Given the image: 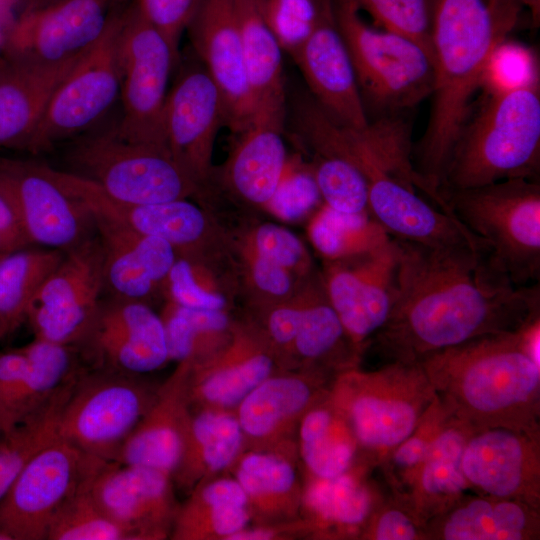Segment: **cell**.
I'll return each instance as SVG.
<instances>
[{
	"mask_svg": "<svg viewBox=\"0 0 540 540\" xmlns=\"http://www.w3.org/2000/svg\"><path fill=\"white\" fill-rule=\"evenodd\" d=\"M89 477L55 513L46 540H129L127 532L95 502Z\"/></svg>",
	"mask_w": 540,
	"mask_h": 540,
	"instance_id": "ee69618b",
	"label": "cell"
},
{
	"mask_svg": "<svg viewBox=\"0 0 540 540\" xmlns=\"http://www.w3.org/2000/svg\"><path fill=\"white\" fill-rule=\"evenodd\" d=\"M309 236L329 261L373 250L392 238L369 212L345 214L326 205L311 222Z\"/></svg>",
	"mask_w": 540,
	"mask_h": 540,
	"instance_id": "60d3db41",
	"label": "cell"
},
{
	"mask_svg": "<svg viewBox=\"0 0 540 540\" xmlns=\"http://www.w3.org/2000/svg\"><path fill=\"white\" fill-rule=\"evenodd\" d=\"M449 215L486 247L518 286L540 277V183L515 178L442 193Z\"/></svg>",
	"mask_w": 540,
	"mask_h": 540,
	"instance_id": "8992f818",
	"label": "cell"
},
{
	"mask_svg": "<svg viewBox=\"0 0 540 540\" xmlns=\"http://www.w3.org/2000/svg\"><path fill=\"white\" fill-rule=\"evenodd\" d=\"M65 252L17 250L0 259V340L10 337L25 321L29 306Z\"/></svg>",
	"mask_w": 540,
	"mask_h": 540,
	"instance_id": "74e56055",
	"label": "cell"
},
{
	"mask_svg": "<svg viewBox=\"0 0 540 540\" xmlns=\"http://www.w3.org/2000/svg\"><path fill=\"white\" fill-rule=\"evenodd\" d=\"M4 254H6V253H0V259L3 257Z\"/></svg>",
	"mask_w": 540,
	"mask_h": 540,
	"instance_id": "be15d7a7",
	"label": "cell"
},
{
	"mask_svg": "<svg viewBox=\"0 0 540 540\" xmlns=\"http://www.w3.org/2000/svg\"><path fill=\"white\" fill-rule=\"evenodd\" d=\"M311 528L302 517L295 520L249 524L230 537L229 540H293L311 539Z\"/></svg>",
	"mask_w": 540,
	"mask_h": 540,
	"instance_id": "9f6ffc18",
	"label": "cell"
},
{
	"mask_svg": "<svg viewBox=\"0 0 540 540\" xmlns=\"http://www.w3.org/2000/svg\"><path fill=\"white\" fill-rule=\"evenodd\" d=\"M361 540H425L424 523L401 499L389 495L369 518Z\"/></svg>",
	"mask_w": 540,
	"mask_h": 540,
	"instance_id": "f907efd6",
	"label": "cell"
},
{
	"mask_svg": "<svg viewBox=\"0 0 540 540\" xmlns=\"http://www.w3.org/2000/svg\"><path fill=\"white\" fill-rule=\"evenodd\" d=\"M375 24L387 31L404 35L431 55L430 12L428 0H353Z\"/></svg>",
	"mask_w": 540,
	"mask_h": 540,
	"instance_id": "c3c4849f",
	"label": "cell"
},
{
	"mask_svg": "<svg viewBox=\"0 0 540 540\" xmlns=\"http://www.w3.org/2000/svg\"><path fill=\"white\" fill-rule=\"evenodd\" d=\"M474 432L450 417L434 439L408 490L402 497H397L424 525L472 490L461 461L465 445Z\"/></svg>",
	"mask_w": 540,
	"mask_h": 540,
	"instance_id": "836d02e7",
	"label": "cell"
},
{
	"mask_svg": "<svg viewBox=\"0 0 540 540\" xmlns=\"http://www.w3.org/2000/svg\"><path fill=\"white\" fill-rule=\"evenodd\" d=\"M334 377L298 368L274 373L234 410L245 449H297L296 433L305 412L329 390Z\"/></svg>",
	"mask_w": 540,
	"mask_h": 540,
	"instance_id": "ffe728a7",
	"label": "cell"
},
{
	"mask_svg": "<svg viewBox=\"0 0 540 540\" xmlns=\"http://www.w3.org/2000/svg\"><path fill=\"white\" fill-rule=\"evenodd\" d=\"M292 59L312 99L331 121L355 130L368 125L350 56L334 18L332 0H322L313 31Z\"/></svg>",
	"mask_w": 540,
	"mask_h": 540,
	"instance_id": "603a6c76",
	"label": "cell"
},
{
	"mask_svg": "<svg viewBox=\"0 0 540 540\" xmlns=\"http://www.w3.org/2000/svg\"><path fill=\"white\" fill-rule=\"evenodd\" d=\"M397 240L395 302L371 342L389 362H420L477 337L517 331L540 317L539 283L514 284L486 249Z\"/></svg>",
	"mask_w": 540,
	"mask_h": 540,
	"instance_id": "6da1fadb",
	"label": "cell"
},
{
	"mask_svg": "<svg viewBox=\"0 0 540 540\" xmlns=\"http://www.w3.org/2000/svg\"><path fill=\"white\" fill-rule=\"evenodd\" d=\"M539 61L531 48L509 40L492 52L483 73L480 88L492 95L539 85Z\"/></svg>",
	"mask_w": 540,
	"mask_h": 540,
	"instance_id": "bcb514c9",
	"label": "cell"
},
{
	"mask_svg": "<svg viewBox=\"0 0 540 540\" xmlns=\"http://www.w3.org/2000/svg\"><path fill=\"white\" fill-rule=\"evenodd\" d=\"M228 473L246 495L250 524L301 518L303 474L296 449H245Z\"/></svg>",
	"mask_w": 540,
	"mask_h": 540,
	"instance_id": "83f0119b",
	"label": "cell"
},
{
	"mask_svg": "<svg viewBox=\"0 0 540 540\" xmlns=\"http://www.w3.org/2000/svg\"><path fill=\"white\" fill-rule=\"evenodd\" d=\"M302 306H281L269 314L267 338L274 348H281L290 353L298 331Z\"/></svg>",
	"mask_w": 540,
	"mask_h": 540,
	"instance_id": "6f0895ef",
	"label": "cell"
},
{
	"mask_svg": "<svg viewBox=\"0 0 540 540\" xmlns=\"http://www.w3.org/2000/svg\"><path fill=\"white\" fill-rule=\"evenodd\" d=\"M284 120L285 112L259 111L238 132L227 177L236 193L251 203L267 205L285 171Z\"/></svg>",
	"mask_w": 540,
	"mask_h": 540,
	"instance_id": "d6a6232c",
	"label": "cell"
},
{
	"mask_svg": "<svg viewBox=\"0 0 540 540\" xmlns=\"http://www.w3.org/2000/svg\"><path fill=\"white\" fill-rule=\"evenodd\" d=\"M0 540H12L10 536L0 530Z\"/></svg>",
	"mask_w": 540,
	"mask_h": 540,
	"instance_id": "94428289",
	"label": "cell"
},
{
	"mask_svg": "<svg viewBox=\"0 0 540 540\" xmlns=\"http://www.w3.org/2000/svg\"><path fill=\"white\" fill-rule=\"evenodd\" d=\"M244 448L234 411L191 407L180 460L172 475L175 488L189 494L199 483L228 473Z\"/></svg>",
	"mask_w": 540,
	"mask_h": 540,
	"instance_id": "1f68e13d",
	"label": "cell"
},
{
	"mask_svg": "<svg viewBox=\"0 0 540 540\" xmlns=\"http://www.w3.org/2000/svg\"><path fill=\"white\" fill-rule=\"evenodd\" d=\"M76 346L93 367L139 376L169 361L161 316L142 301L113 296L101 299Z\"/></svg>",
	"mask_w": 540,
	"mask_h": 540,
	"instance_id": "d6986e66",
	"label": "cell"
},
{
	"mask_svg": "<svg viewBox=\"0 0 540 540\" xmlns=\"http://www.w3.org/2000/svg\"><path fill=\"white\" fill-rule=\"evenodd\" d=\"M65 190L92 214L121 223L138 233L168 241L175 250L197 243L206 228L203 212L185 199L155 204H130L111 198L94 183L69 174Z\"/></svg>",
	"mask_w": 540,
	"mask_h": 540,
	"instance_id": "f1b7e54d",
	"label": "cell"
},
{
	"mask_svg": "<svg viewBox=\"0 0 540 540\" xmlns=\"http://www.w3.org/2000/svg\"><path fill=\"white\" fill-rule=\"evenodd\" d=\"M332 5L367 117L368 112L374 119L402 114L432 94L433 58L423 46L369 26L353 0H332Z\"/></svg>",
	"mask_w": 540,
	"mask_h": 540,
	"instance_id": "52a82bcc",
	"label": "cell"
},
{
	"mask_svg": "<svg viewBox=\"0 0 540 540\" xmlns=\"http://www.w3.org/2000/svg\"><path fill=\"white\" fill-rule=\"evenodd\" d=\"M257 255L288 269L301 263L305 250L299 238L288 229L267 223L255 234Z\"/></svg>",
	"mask_w": 540,
	"mask_h": 540,
	"instance_id": "11a10c76",
	"label": "cell"
},
{
	"mask_svg": "<svg viewBox=\"0 0 540 540\" xmlns=\"http://www.w3.org/2000/svg\"><path fill=\"white\" fill-rule=\"evenodd\" d=\"M461 466L473 491L540 510V436L507 428L476 431Z\"/></svg>",
	"mask_w": 540,
	"mask_h": 540,
	"instance_id": "7402d4cb",
	"label": "cell"
},
{
	"mask_svg": "<svg viewBox=\"0 0 540 540\" xmlns=\"http://www.w3.org/2000/svg\"><path fill=\"white\" fill-rule=\"evenodd\" d=\"M321 201L312 168L294 169L286 164L278 187L267 205L282 220L294 221L316 209Z\"/></svg>",
	"mask_w": 540,
	"mask_h": 540,
	"instance_id": "681fc988",
	"label": "cell"
},
{
	"mask_svg": "<svg viewBox=\"0 0 540 540\" xmlns=\"http://www.w3.org/2000/svg\"><path fill=\"white\" fill-rule=\"evenodd\" d=\"M103 462L57 439L27 464L0 501V530L12 540H46L60 506Z\"/></svg>",
	"mask_w": 540,
	"mask_h": 540,
	"instance_id": "4fadbf2b",
	"label": "cell"
},
{
	"mask_svg": "<svg viewBox=\"0 0 540 540\" xmlns=\"http://www.w3.org/2000/svg\"><path fill=\"white\" fill-rule=\"evenodd\" d=\"M128 0H26L3 36L4 57L39 64L80 59Z\"/></svg>",
	"mask_w": 540,
	"mask_h": 540,
	"instance_id": "7c38bea8",
	"label": "cell"
},
{
	"mask_svg": "<svg viewBox=\"0 0 540 540\" xmlns=\"http://www.w3.org/2000/svg\"><path fill=\"white\" fill-rule=\"evenodd\" d=\"M145 19L167 40L180 57L179 44L198 0H136Z\"/></svg>",
	"mask_w": 540,
	"mask_h": 540,
	"instance_id": "816d5d0a",
	"label": "cell"
},
{
	"mask_svg": "<svg viewBox=\"0 0 540 540\" xmlns=\"http://www.w3.org/2000/svg\"><path fill=\"white\" fill-rule=\"evenodd\" d=\"M157 388L139 375L78 368L60 414L59 438L90 456L115 461Z\"/></svg>",
	"mask_w": 540,
	"mask_h": 540,
	"instance_id": "9c48e42d",
	"label": "cell"
},
{
	"mask_svg": "<svg viewBox=\"0 0 540 540\" xmlns=\"http://www.w3.org/2000/svg\"><path fill=\"white\" fill-rule=\"evenodd\" d=\"M92 216L103 253L104 290L113 297L143 302L166 281L176 261L175 248L162 238L143 235L98 214Z\"/></svg>",
	"mask_w": 540,
	"mask_h": 540,
	"instance_id": "484cf974",
	"label": "cell"
},
{
	"mask_svg": "<svg viewBox=\"0 0 540 540\" xmlns=\"http://www.w3.org/2000/svg\"><path fill=\"white\" fill-rule=\"evenodd\" d=\"M27 368L22 347L0 351V435L17 425V402Z\"/></svg>",
	"mask_w": 540,
	"mask_h": 540,
	"instance_id": "db71d44e",
	"label": "cell"
},
{
	"mask_svg": "<svg viewBox=\"0 0 540 540\" xmlns=\"http://www.w3.org/2000/svg\"><path fill=\"white\" fill-rule=\"evenodd\" d=\"M312 171L326 206L345 214L370 213L366 181L350 161L317 152Z\"/></svg>",
	"mask_w": 540,
	"mask_h": 540,
	"instance_id": "f6af8a7d",
	"label": "cell"
},
{
	"mask_svg": "<svg viewBox=\"0 0 540 540\" xmlns=\"http://www.w3.org/2000/svg\"><path fill=\"white\" fill-rule=\"evenodd\" d=\"M0 437H1V435H0Z\"/></svg>",
	"mask_w": 540,
	"mask_h": 540,
	"instance_id": "e7e4bbea",
	"label": "cell"
},
{
	"mask_svg": "<svg viewBox=\"0 0 540 540\" xmlns=\"http://www.w3.org/2000/svg\"><path fill=\"white\" fill-rule=\"evenodd\" d=\"M192 50L216 83L226 125L238 133L255 114L248 84L235 0H198L188 23Z\"/></svg>",
	"mask_w": 540,
	"mask_h": 540,
	"instance_id": "44dd1931",
	"label": "cell"
},
{
	"mask_svg": "<svg viewBox=\"0 0 540 540\" xmlns=\"http://www.w3.org/2000/svg\"><path fill=\"white\" fill-rule=\"evenodd\" d=\"M539 172L540 84L485 95L460 131L440 192L515 178L539 181Z\"/></svg>",
	"mask_w": 540,
	"mask_h": 540,
	"instance_id": "277c9868",
	"label": "cell"
},
{
	"mask_svg": "<svg viewBox=\"0 0 540 540\" xmlns=\"http://www.w3.org/2000/svg\"><path fill=\"white\" fill-rule=\"evenodd\" d=\"M27 368L17 403V424L43 407L77 371L75 347L34 339L22 347Z\"/></svg>",
	"mask_w": 540,
	"mask_h": 540,
	"instance_id": "ab89813d",
	"label": "cell"
},
{
	"mask_svg": "<svg viewBox=\"0 0 540 540\" xmlns=\"http://www.w3.org/2000/svg\"><path fill=\"white\" fill-rule=\"evenodd\" d=\"M434 65L433 101L423 137L415 148V170L441 195L445 172L460 131L471 113L494 49L515 28L518 0H428Z\"/></svg>",
	"mask_w": 540,
	"mask_h": 540,
	"instance_id": "7a4b0ae2",
	"label": "cell"
},
{
	"mask_svg": "<svg viewBox=\"0 0 540 540\" xmlns=\"http://www.w3.org/2000/svg\"><path fill=\"white\" fill-rule=\"evenodd\" d=\"M523 7H527L531 13L534 25L538 26L540 21V0H518Z\"/></svg>",
	"mask_w": 540,
	"mask_h": 540,
	"instance_id": "91938a15",
	"label": "cell"
},
{
	"mask_svg": "<svg viewBox=\"0 0 540 540\" xmlns=\"http://www.w3.org/2000/svg\"><path fill=\"white\" fill-rule=\"evenodd\" d=\"M88 488L129 540L170 538L180 506L171 475L150 467L104 461L89 477Z\"/></svg>",
	"mask_w": 540,
	"mask_h": 540,
	"instance_id": "ac0fdd59",
	"label": "cell"
},
{
	"mask_svg": "<svg viewBox=\"0 0 540 540\" xmlns=\"http://www.w3.org/2000/svg\"><path fill=\"white\" fill-rule=\"evenodd\" d=\"M122 116L114 128L123 139L165 146L163 110L169 79L180 57L142 15L127 4L119 35Z\"/></svg>",
	"mask_w": 540,
	"mask_h": 540,
	"instance_id": "30bf717a",
	"label": "cell"
},
{
	"mask_svg": "<svg viewBox=\"0 0 540 540\" xmlns=\"http://www.w3.org/2000/svg\"><path fill=\"white\" fill-rule=\"evenodd\" d=\"M251 523L248 501L229 473L196 485L180 504L170 539L229 540Z\"/></svg>",
	"mask_w": 540,
	"mask_h": 540,
	"instance_id": "d590c367",
	"label": "cell"
},
{
	"mask_svg": "<svg viewBox=\"0 0 540 540\" xmlns=\"http://www.w3.org/2000/svg\"><path fill=\"white\" fill-rule=\"evenodd\" d=\"M374 469L361 462L332 478L303 477L301 517L310 525L311 539H360L386 497L370 478Z\"/></svg>",
	"mask_w": 540,
	"mask_h": 540,
	"instance_id": "d4e9b609",
	"label": "cell"
},
{
	"mask_svg": "<svg viewBox=\"0 0 540 540\" xmlns=\"http://www.w3.org/2000/svg\"><path fill=\"white\" fill-rule=\"evenodd\" d=\"M80 59L59 64L0 60V147L28 150L51 97Z\"/></svg>",
	"mask_w": 540,
	"mask_h": 540,
	"instance_id": "f546056e",
	"label": "cell"
},
{
	"mask_svg": "<svg viewBox=\"0 0 540 540\" xmlns=\"http://www.w3.org/2000/svg\"><path fill=\"white\" fill-rule=\"evenodd\" d=\"M166 283L171 302L186 308L223 310L225 299L205 289L198 281L195 269L186 258L176 259Z\"/></svg>",
	"mask_w": 540,
	"mask_h": 540,
	"instance_id": "f5cc1de1",
	"label": "cell"
},
{
	"mask_svg": "<svg viewBox=\"0 0 540 540\" xmlns=\"http://www.w3.org/2000/svg\"><path fill=\"white\" fill-rule=\"evenodd\" d=\"M129 1L118 8L101 38L58 86L27 152L49 151L86 133L120 98L119 35Z\"/></svg>",
	"mask_w": 540,
	"mask_h": 540,
	"instance_id": "8fae6325",
	"label": "cell"
},
{
	"mask_svg": "<svg viewBox=\"0 0 540 540\" xmlns=\"http://www.w3.org/2000/svg\"><path fill=\"white\" fill-rule=\"evenodd\" d=\"M182 58L165 100L164 144L196 182L209 167L212 147L219 128L226 124L221 93L195 55Z\"/></svg>",
	"mask_w": 540,
	"mask_h": 540,
	"instance_id": "e0dca14e",
	"label": "cell"
},
{
	"mask_svg": "<svg viewBox=\"0 0 540 540\" xmlns=\"http://www.w3.org/2000/svg\"><path fill=\"white\" fill-rule=\"evenodd\" d=\"M282 51L291 57L313 31L322 0H254Z\"/></svg>",
	"mask_w": 540,
	"mask_h": 540,
	"instance_id": "7dc6e473",
	"label": "cell"
},
{
	"mask_svg": "<svg viewBox=\"0 0 540 540\" xmlns=\"http://www.w3.org/2000/svg\"><path fill=\"white\" fill-rule=\"evenodd\" d=\"M166 336L169 360L191 365L214 355L212 342L229 328V318L223 310H201L175 303L161 317Z\"/></svg>",
	"mask_w": 540,
	"mask_h": 540,
	"instance_id": "b9f144b4",
	"label": "cell"
},
{
	"mask_svg": "<svg viewBox=\"0 0 540 540\" xmlns=\"http://www.w3.org/2000/svg\"><path fill=\"white\" fill-rule=\"evenodd\" d=\"M3 36L0 35V44L2 45Z\"/></svg>",
	"mask_w": 540,
	"mask_h": 540,
	"instance_id": "6125c7cd",
	"label": "cell"
},
{
	"mask_svg": "<svg viewBox=\"0 0 540 540\" xmlns=\"http://www.w3.org/2000/svg\"><path fill=\"white\" fill-rule=\"evenodd\" d=\"M425 540H539L540 510L521 501L464 495L424 525Z\"/></svg>",
	"mask_w": 540,
	"mask_h": 540,
	"instance_id": "4dcf8cb0",
	"label": "cell"
},
{
	"mask_svg": "<svg viewBox=\"0 0 540 540\" xmlns=\"http://www.w3.org/2000/svg\"><path fill=\"white\" fill-rule=\"evenodd\" d=\"M399 255L398 240L392 237L373 250L331 260L328 265L324 284L328 300L361 353L393 308Z\"/></svg>",
	"mask_w": 540,
	"mask_h": 540,
	"instance_id": "2e32d148",
	"label": "cell"
},
{
	"mask_svg": "<svg viewBox=\"0 0 540 540\" xmlns=\"http://www.w3.org/2000/svg\"><path fill=\"white\" fill-rule=\"evenodd\" d=\"M103 291V253L94 234L65 252L34 296L26 321L35 338L75 347L87 332Z\"/></svg>",
	"mask_w": 540,
	"mask_h": 540,
	"instance_id": "9a60e30c",
	"label": "cell"
},
{
	"mask_svg": "<svg viewBox=\"0 0 540 540\" xmlns=\"http://www.w3.org/2000/svg\"><path fill=\"white\" fill-rule=\"evenodd\" d=\"M540 317L423 358L447 414L473 431L507 428L540 436Z\"/></svg>",
	"mask_w": 540,
	"mask_h": 540,
	"instance_id": "3957f363",
	"label": "cell"
},
{
	"mask_svg": "<svg viewBox=\"0 0 540 540\" xmlns=\"http://www.w3.org/2000/svg\"><path fill=\"white\" fill-rule=\"evenodd\" d=\"M252 270L254 282L262 291L275 296L289 292L291 281L286 268L257 255Z\"/></svg>",
	"mask_w": 540,
	"mask_h": 540,
	"instance_id": "680465c9",
	"label": "cell"
},
{
	"mask_svg": "<svg viewBox=\"0 0 540 540\" xmlns=\"http://www.w3.org/2000/svg\"><path fill=\"white\" fill-rule=\"evenodd\" d=\"M0 194L29 244L66 252L94 235L90 211L51 177L44 163L0 157Z\"/></svg>",
	"mask_w": 540,
	"mask_h": 540,
	"instance_id": "5bb4252c",
	"label": "cell"
},
{
	"mask_svg": "<svg viewBox=\"0 0 540 540\" xmlns=\"http://www.w3.org/2000/svg\"><path fill=\"white\" fill-rule=\"evenodd\" d=\"M328 392L305 412L298 424L296 446L303 477L332 478L361 462L369 463Z\"/></svg>",
	"mask_w": 540,
	"mask_h": 540,
	"instance_id": "e575fe53",
	"label": "cell"
},
{
	"mask_svg": "<svg viewBox=\"0 0 540 540\" xmlns=\"http://www.w3.org/2000/svg\"><path fill=\"white\" fill-rule=\"evenodd\" d=\"M248 84L255 113L285 112L282 49L254 0H235Z\"/></svg>",
	"mask_w": 540,
	"mask_h": 540,
	"instance_id": "8d00e7d4",
	"label": "cell"
},
{
	"mask_svg": "<svg viewBox=\"0 0 540 540\" xmlns=\"http://www.w3.org/2000/svg\"><path fill=\"white\" fill-rule=\"evenodd\" d=\"M328 393L375 468L414 431L436 398L421 364L402 361L371 371L345 370L334 377Z\"/></svg>",
	"mask_w": 540,
	"mask_h": 540,
	"instance_id": "5b68a950",
	"label": "cell"
},
{
	"mask_svg": "<svg viewBox=\"0 0 540 540\" xmlns=\"http://www.w3.org/2000/svg\"><path fill=\"white\" fill-rule=\"evenodd\" d=\"M76 373L43 407L0 437V501L27 464L59 439L60 414Z\"/></svg>",
	"mask_w": 540,
	"mask_h": 540,
	"instance_id": "f35d334b",
	"label": "cell"
},
{
	"mask_svg": "<svg viewBox=\"0 0 540 540\" xmlns=\"http://www.w3.org/2000/svg\"><path fill=\"white\" fill-rule=\"evenodd\" d=\"M274 350L268 338L246 331L237 332L209 359L191 365V407L234 411L262 381L287 369Z\"/></svg>",
	"mask_w": 540,
	"mask_h": 540,
	"instance_id": "cb8c5ba5",
	"label": "cell"
},
{
	"mask_svg": "<svg viewBox=\"0 0 540 540\" xmlns=\"http://www.w3.org/2000/svg\"><path fill=\"white\" fill-rule=\"evenodd\" d=\"M69 170L101 188L111 198L130 204L185 199L196 181L166 147L128 141L113 129L84 133L66 149Z\"/></svg>",
	"mask_w": 540,
	"mask_h": 540,
	"instance_id": "ba28073f",
	"label": "cell"
},
{
	"mask_svg": "<svg viewBox=\"0 0 540 540\" xmlns=\"http://www.w3.org/2000/svg\"><path fill=\"white\" fill-rule=\"evenodd\" d=\"M191 363L182 361L157 388L155 397L114 462L154 468L173 475L191 413Z\"/></svg>",
	"mask_w": 540,
	"mask_h": 540,
	"instance_id": "4316f807",
	"label": "cell"
},
{
	"mask_svg": "<svg viewBox=\"0 0 540 540\" xmlns=\"http://www.w3.org/2000/svg\"><path fill=\"white\" fill-rule=\"evenodd\" d=\"M449 419L435 398L414 431L383 457L377 468L391 495L402 497L406 493L434 439Z\"/></svg>",
	"mask_w": 540,
	"mask_h": 540,
	"instance_id": "7bdbcfd3",
	"label": "cell"
}]
</instances>
